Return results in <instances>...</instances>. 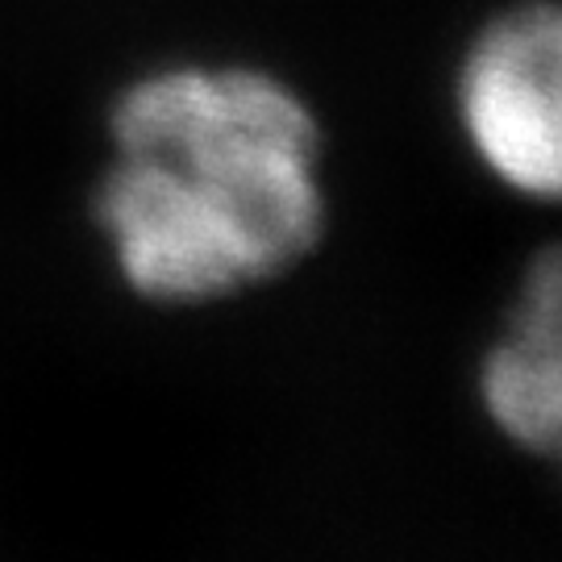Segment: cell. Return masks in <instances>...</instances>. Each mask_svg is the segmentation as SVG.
Listing matches in <instances>:
<instances>
[{
    "instance_id": "cell-1",
    "label": "cell",
    "mask_w": 562,
    "mask_h": 562,
    "mask_svg": "<svg viewBox=\"0 0 562 562\" xmlns=\"http://www.w3.org/2000/svg\"><path fill=\"white\" fill-rule=\"evenodd\" d=\"M92 222L146 304L204 308L292 276L329 229V142L296 83L241 59H176L121 83Z\"/></svg>"
},
{
    "instance_id": "cell-2",
    "label": "cell",
    "mask_w": 562,
    "mask_h": 562,
    "mask_svg": "<svg viewBox=\"0 0 562 562\" xmlns=\"http://www.w3.org/2000/svg\"><path fill=\"white\" fill-rule=\"evenodd\" d=\"M450 101L459 134L504 192L554 204L562 192V13L513 0L462 42Z\"/></svg>"
},
{
    "instance_id": "cell-3",
    "label": "cell",
    "mask_w": 562,
    "mask_h": 562,
    "mask_svg": "<svg viewBox=\"0 0 562 562\" xmlns=\"http://www.w3.org/2000/svg\"><path fill=\"white\" fill-rule=\"evenodd\" d=\"M487 422L529 454H554L562 434V259L554 246L525 262L504 338L480 362Z\"/></svg>"
}]
</instances>
